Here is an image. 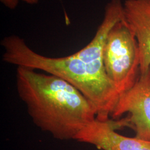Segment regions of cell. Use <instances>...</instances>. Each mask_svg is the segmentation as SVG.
I'll use <instances>...</instances> for the list:
<instances>
[{"mask_svg":"<svg viewBox=\"0 0 150 150\" xmlns=\"http://www.w3.org/2000/svg\"><path fill=\"white\" fill-rule=\"evenodd\" d=\"M123 18V4L111 0L106 7L101 23L91 41L67 56L51 57L38 54L16 35L4 38L3 60L17 67L41 70L69 82L80 91L93 106L96 118L107 121L118 102L120 93L108 78L103 61L105 41L111 28Z\"/></svg>","mask_w":150,"mask_h":150,"instance_id":"cell-1","label":"cell"},{"mask_svg":"<svg viewBox=\"0 0 150 150\" xmlns=\"http://www.w3.org/2000/svg\"><path fill=\"white\" fill-rule=\"evenodd\" d=\"M16 82L33 122L56 139H75L96 118L94 107L80 91L57 76L17 67Z\"/></svg>","mask_w":150,"mask_h":150,"instance_id":"cell-2","label":"cell"},{"mask_svg":"<svg viewBox=\"0 0 150 150\" xmlns=\"http://www.w3.org/2000/svg\"><path fill=\"white\" fill-rule=\"evenodd\" d=\"M103 61L108 78L120 95L134 85L139 75V51L134 32L123 18L107 35Z\"/></svg>","mask_w":150,"mask_h":150,"instance_id":"cell-3","label":"cell"},{"mask_svg":"<svg viewBox=\"0 0 150 150\" xmlns=\"http://www.w3.org/2000/svg\"><path fill=\"white\" fill-rule=\"evenodd\" d=\"M122 118V127H129L135 132V137L150 142V67L139 77L129 90L121 94L111 116Z\"/></svg>","mask_w":150,"mask_h":150,"instance_id":"cell-4","label":"cell"},{"mask_svg":"<svg viewBox=\"0 0 150 150\" xmlns=\"http://www.w3.org/2000/svg\"><path fill=\"white\" fill-rule=\"evenodd\" d=\"M117 121L96 118L77 134L75 140L101 150H150V142L119 134Z\"/></svg>","mask_w":150,"mask_h":150,"instance_id":"cell-5","label":"cell"},{"mask_svg":"<svg viewBox=\"0 0 150 150\" xmlns=\"http://www.w3.org/2000/svg\"><path fill=\"white\" fill-rule=\"evenodd\" d=\"M123 16L136 38L139 74H144L150 67V0H126Z\"/></svg>","mask_w":150,"mask_h":150,"instance_id":"cell-6","label":"cell"},{"mask_svg":"<svg viewBox=\"0 0 150 150\" xmlns=\"http://www.w3.org/2000/svg\"><path fill=\"white\" fill-rule=\"evenodd\" d=\"M1 3L10 10H14L17 7L20 2H25L28 5H34L38 4L39 0H0Z\"/></svg>","mask_w":150,"mask_h":150,"instance_id":"cell-7","label":"cell"}]
</instances>
